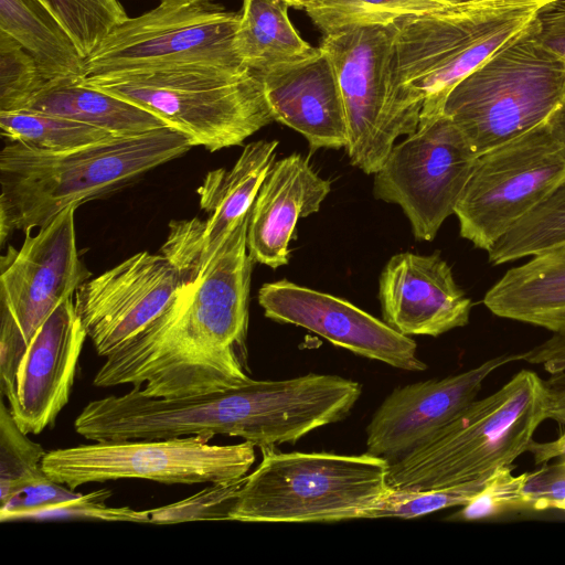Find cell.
Returning <instances> with one entry per match:
<instances>
[{"instance_id": "21", "label": "cell", "mask_w": 565, "mask_h": 565, "mask_svg": "<svg viewBox=\"0 0 565 565\" xmlns=\"http://www.w3.org/2000/svg\"><path fill=\"white\" fill-rule=\"evenodd\" d=\"M330 191L331 182L313 170L307 157L291 153L275 161L249 215L247 249L252 259L273 269L287 265L299 218L318 212Z\"/></svg>"}, {"instance_id": "20", "label": "cell", "mask_w": 565, "mask_h": 565, "mask_svg": "<svg viewBox=\"0 0 565 565\" xmlns=\"http://www.w3.org/2000/svg\"><path fill=\"white\" fill-rule=\"evenodd\" d=\"M259 76L275 121L299 132L311 150L347 147L340 87L332 62L321 47L305 60Z\"/></svg>"}, {"instance_id": "40", "label": "cell", "mask_w": 565, "mask_h": 565, "mask_svg": "<svg viewBox=\"0 0 565 565\" xmlns=\"http://www.w3.org/2000/svg\"><path fill=\"white\" fill-rule=\"evenodd\" d=\"M547 124L553 135L565 145V102L553 113Z\"/></svg>"}, {"instance_id": "42", "label": "cell", "mask_w": 565, "mask_h": 565, "mask_svg": "<svg viewBox=\"0 0 565 565\" xmlns=\"http://www.w3.org/2000/svg\"><path fill=\"white\" fill-rule=\"evenodd\" d=\"M211 0H160V3L172 7H185L198 3L210 2Z\"/></svg>"}, {"instance_id": "28", "label": "cell", "mask_w": 565, "mask_h": 565, "mask_svg": "<svg viewBox=\"0 0 565 565\" xmlns=\"http://www.w3.org/2000/svg\"><path fill=\"white\" fill-rule=\"evenodd\" d=\"M449 6L445 0H310L305 11L324 36L353 26L393 24Z\"/></svg>"}, {"instance_id": "7", "label": "cell", "mask_w": 565, "mask_h": 565, "mask_svg": "<svg viewBox=\"0 0 565 565\" xmlns=\"http://www.w3.org/2000/svg\"><path fill=\"white\" fill-rule=\"evenodd\" d=\"M535 20L445 100L443 113L478 157L546 122L565 102V64L542 44Z\"/></svg>"}, {"instance_id": "45", "label": "cell", "mask_w": 565, "mask_h": 565, "mask_svg": "<svg viewBox=\"0 0 565 565\" xmlns=\"http://www.w3.org/2000/svg\"><path fill=\"white\" fill-rule=\"evenodd\" d=\"M526 1L535 2V3L540 4V6H543L545 3L554 2V1H559V0H526Z\"/></svg>"}, {"instance_id": "1", "label": "cell", "mask_w": 565, "mask_h": 565, "mask_svg": "<svg viewBox=\"0 0 565 565\" xmlns=\"http://www.w3.org/2000/svg\"><path fill=\"white\" fill-rule=\"evenodd\" d=\"M250 211L174 302L105 358L94 376L95 386L130 384L147 396L179 398L253 380L238 354L246 352L248 329L254 263L247 249Z\"/></svg>"}, {"instance_id": "41", "label": "cell", "mask_w": 565, "mask_h": 565, "mask_svg": "<svg viewBox=\"0 0 565 565\" xmlns=\"http://www.w3.org/2000/svg\"><path fill=\"white\" fill-rule=\"evenodd\" d=\"M552 349L557 365L565 370V333H558L553 338Z\"/></svg>"}, {"instance_id": "46", "label": "cell", "mask_w": 565, "mask_h": 565, "mask_svg": "<svg viewBox=\"0 0 565 565\" xmlns=\"http://www.w3.org/2000/svg\"><path fill=\"white\" fill-rule=\"evenodd\" d=\"M559 1H562L565 4V0H559Z\"/></svg>"}, {"instance_id": "33", "label": "cell", "mask_w": 565, "mask_h": 565, "mask_svg": "<svg viewBox=\"0 0 565 565\" xmlns=\"http://www.w3.org/2000/svg\"><path fill=\"white\" fill-rule=\"evenodd\" d=\"M246 476L230 481L211 483L210 487L186 499L147 510L149 523L230 521L233 505Z\"/></svg>"}, {"instance_id": "38", "label": "cell", "mask_w": 565, "mask_h": 565, "mask_svg": "<svg viewBox=\"0 0 565 565\" xmlns=\"http://www.w3.org/2000/svg\"><path fill=\"white\" fill-rule=\"evenodd\" d=\"M535 23L542 44L565 64V4L554 1L541 6Z\"/></svg>"}, {"instance_id": "31", "label": "cell", "mask_w": 565, "mask_h": 565, "mask_svg": "<svg viewBox=\"0 0 565 565\" xmlns=\"http://www.w3.org/2000/svg\"><path fill=\"white\" fill-rule=\"evenodd\" d=\"M84 57L129 17L120 0H51Z\"/></svg>"}, {"instance_id": "27", "label": "cell", "mask_w": 565, "mask_h": 565, "mask_svg": "<svg viewBox=\"0 0 565 565\" xmlns=\"http://www.w3.org/2000/svg\"><path fill=\"white\" fill-rule=\"evenodd\" d=\"M565 243V178L488 250L493 265L534 256Z\"/></svg>"}, {"instance_id": "25", "label": "cell", "mask_w": 565, "mask_h": 565, "mask_svg": "<svg viewBox=\"0 0 565 565\" xmlns=\"http://www.w3.org/2000/svg\"><path fill=\"white\" fill-rule=\"evenodd\" d=\"M288 8L282 0H243L234 46L245 67L262 74L318 51L295 29Z\"/></svg>"}, {"instance_id": "9", "label": "cell", "mask_w": 565, "mask_h": 565, "mask_svg": "<svg viewBox=\"0 0 565 565\" xmlns=\"http://www.w3.org/2000/svg\"><path fill=\"white\" fill-rule=\"evenodd\" d=\"M212 435L103 440L47 451L43 469L75 490L90 482L145 479L167 484L215 483L242 478L255 462L249 441L211 444Z\"/></svg>"}, {"instance_id": "8", "label": "cell", "mask_w": 565, "mask_h": 565, "mask_svg": "<svg viewBox=\"0 0 565 565\" xmlns=\"http://www.w3.org/2000/svg\"><path fill=\"white\" fill-rule=\"evenodd\" d=\"M74 207L66 209L19 248L0 258V390L9 399L31 339L55 309L92 277L81 259Z\"/></svg>"}, {"instance_id": "14", "label": "cell", "mask_w": 565, "mask_h": 565, "mask_svg": "<svg viewBox=\"0 0 565 565\" xmlns=\"http://www.w3.org/2000/svg\"><path fill=\"white\" fill-rule=\"evenodd\" d=\"M189 284L163 254L139 252L75 291L77 316L99 356L138 337Z\"/></svg>"}, {"instance_id": "16", "label": "cell", "mask_w": 565, "mask_h": 565, "mask_svg": "<svg viewBox=\"0 0 565 565\" xmlns=\"http://www.w3.org/2000/svg\"><path fill=\"white\" fill-rule=\"evenodd\" d=\"M277 140L247 143L230 169L210 171L198 188L206 220L171 221L160 253L193 282L237 222L252 210L258 191L276 159Z\"/></svg>"}, {"instance_id": "44", "label": "cell", "mask_w": 565, "mask_h": 565, "mask_svg": "<svg viewBox=\"0 0 565 565\" xmlns=\"http://www.w3.org/2000/svg\"><path fill=\"white\" fill-rule=\"evenodd\" d=\"M450 4L457 6V4H468V3H475L483 0H445Z\"/></svg>"}, {"instance_id": "32", "label": "cell", "mask_w": 565, "mask_h": 565, "mask_svg": "<svg viewBox=\"0 0 565 565\" xmlns=\"http://www.w3.org/2000/svg\"><path fill=\"white\" fill-rule=\"evenodd\" d=\"M45 83L35 60L0 32V111L22 110Z\"/></svg>"}, {"instance_id": "4", "label": "cell", "mask_w": 565, "mask_h": 565, "mask_svg": "<svg viewBox=\"0 0 565 565\" xmlns=\"http://www.w3.org/2000/svg\"><path fill=\"white\" fill-rule=\"evenodd\" d=\"M547 419L544 381L521 370L491 395L475 399L423 444L390 461L386 482L431 489L489 477L526 451L540 452L534 434Z\"/></svg>"}, {"instance_id": "34", "label": "cell", "mask_w": 565, "mask_h": 565, "mask_svg": "<svg viewBox=\"0 0 565 565\" xmlns=\"http://www.w3.org/2000/svg\"><path fill=\"white\" fill-rule=\"evenodd\" d=\"M526 472L514 476L513 466L500 467L491 473L483 489L452 518L475 521L524 510L523 486Z\"/></svg>"}, {"instance_id": "29", "label": "cell", "mask_w": 565, "mask_h": 565, "mask_svg": "<svg viewBox=\"0 0 565 565\" xmlns=\"http://www.w3.org/2000/svg\"><path fill=\"white\" fill-rule=\"evenodd\" d=\"M47 451L31 440L3 401L0 403V504L23 488L49 476L43 469Z\"/></svg>"}, {"instance_id": "39", "label": "cell", "mask_w": 565, "mask_h": 565, "mask_svg": "<svg viewBox=\"0 0 565 565\" xmlns=\"http://www.w3.org/2000/svg\"><path fill=\"white\" fill-rule=\"evenodd\" d=\"M547 395V419L556 422L563 434L556 440L557 457L565 454V371L551 374L544 381Z\"/></svg>"}, {"instance_id": "11", "label": "cell", "mask_w": 565, "mask_h": 565, "mask_svg": "<svg viewBox=\"0 0 565 565\" xmlns=\"http://www.w3.org/2000/svg\"><path fill=\"white\" fill-rule=\"evenodd\" d=\"M239 18L211 1L159 3L114 28L85 57L82 77L183 65L245 67L234 46Z\"/></svg>"}, {"instance_id": "12", "label": "cell", "mask_w": 565, "mask_h": 565, "mask_svg": "<svg viewBox=\"0 0 565 565\" xmlns=\"http://www.w3.org/2000/svg\"><path fill=\"white\" fill-rule=\"evenodd\" d=\"M478 156L444 113L422 117L374 173L375 199L397 204L417 241H433L475 169Z\"/></svg>"}, {"instance_id": "6", "label": "cell", "mask_w": 565, "mask_h": 565, "mask_svg": "<svg viewBox=\"0 0 565 565\" xmlns=\"http://www.w3.org/2000/svg\"><path fill=\"white\" fill-rule=\"evenodd\" d=\"M262 461L238 491L230 521L338 522L364 519L387 488L383 457L280 452L260 448Z\"/></svg>"}, {"instance_id": "18", "label": "cell", "mask_w": 565, "mask_h": 565, "mask_svg": "<svg viewBox=\"0 0 565 565\" xmlns=\"http://www.w3.org/2000/svg\"><path fill=\"white\" fill-rule=\"evenodd\" d=\"M86 338L73 297L61 301L34 333L8 399L13 418L28 435L54 425L68 403Z\"/></svg>"}, {"instance_id": "2", "label": "cell", "mask_w": 565, "mask_h": 565, "mask_svg": "<svg viewBox=\"0 0 565 565\" xmlns=\"http://www.w3.org/2000/svg\"><path fill=\"white\" fill-rule=\"evenodd\" d=\"M193 146L169 127L45 152L8 142L0 152V242L32 232L66 209L108 195Z\"/></svg>"}, {"instance_id": "35", "label": "cell", "mask_w": 565, "mask_h": 565, "mask_svg": "<svg viewBox=\"0 0 565 565\" xmlns=\"http://www.w3.org/2000/svg\"><path fill=\"white\" fill-rule=\"evenodd\" d=\"M111 495L107 489H102L88 494L64 502L62 504L33 512L24 520H100V521H127L149 523L148 511H137L128 507L111 508L105 504Z\"/></svg>"}, {"instance_id": "15", "label": "cell", "mask_w": 565, "mask_h": 565, "mask_svg": "<svg viewBox=\"0 0 565 565\" xmlns=\"http://www.w3.org/2000/svg\"><path fill=\"white\" fill-rule=\"evenodd\" d=\"M257 297L270 320L305 328L333 345L399 370L427 369L411 337L343 298L286 279L264 284Z\"/></svg>"}, {"instance_id": "24", "label": "cell", "mask_w": 565, "mask_h": 565, "mask_svg": "<svg viewBox=\"0 0 565 565\" xmlns=\"http://www.w3.org/2000/svg\"><path fill=\"white\" fill-rule=\"evenodd\" d=\"M22 110L73 119L115 136L139 135L167 127L151 113L83 85L78 79L46 82Z\"/></svg>"}, {"instance_id": "37", "label": "cell", "mask_w": 565, "mask_h": 565, "mask_svg": "<svg viewBox=\"0 0 565 565\" xmlns=\"http://www.w3.org/2000/svg\"><path fill=\"white\" fill-rule=\"evenodd\" d=\"M553 463L526 472L523 500L526 510L565 511V454Z\"/></svg>"}, {"instance_id": "10", "label": "cell", "mask_w": 565, "mask_h": 565, "mask_svg": "<svg viewBox=\"0 0 565 565\" xmlns=\"http://www.w3.org/2000/svg\"><path fill=\"white\" fill-rule=\"evenodd\" d=\"M565 178V145L547 121L478 157L457 202L460 236L486 252Z\"/></svg>"}, {"instance_id": "26", "label": "cell", "mask_w": 565, "mask_h": 565, "mask_svg": "<svg viewBox=\"0 0 565 565\" xmlns=\"http://www.w3.org/2000/svg\"><path fill=\"white\" fill-rule=\"evenodd\" d=\"M0 131L8 142L45 152L67 151L116 137L88 124L30 110L0 111Z\"/></svg>"}, {"instance_id": "13", "label": "cell", "mask_w": 565, "mask_h": 565, "mask_svg": "<svg viewBox=\"0 0 565 565\" xmlns=\"http://www.w3.org/2000/svg\"><path fill=\"white\" fill-rule=\"evenodd\" d=\"M395 24L353 26L323 36L332 62L347 127L344 148L352 166L376 173L397 138L414 132L398 113L392 85Z\"/></svg>"}, {"instance_id": "23", "label": "cell", "mask_w": 565, "mask_h": 565, "mask_svg": "<svg viewBox=\"0 0 565 565\" xmlns=\"http://www.w3.org/2000/svg\"><path fill=\"white\" fill-rule=\"evenodd\" d=\"M0 32L35 60L46 82L82 78L85 57L51 0H0Z\"/></svg>"}, {"instance_id": "5", "label": "cell", "mask_w": 565, "mask_h": 565, "mask_svg": "<svg viewBox=\"0 0 565 565\" xmlns=\"http://www.w3.org/2000/svg\"><path fill=\"white\" fill-rule=\"evenodd\" d=\"M78 81L151 113L212 152L239 146L275 121L259 74L246 67L183 65Z\"/></svg>"}, {"instance_id": "30", "label": "cell", "mask_w": 565, "mask_h": 565, "mask_svg": "<svg viewBox=\"0 0 565 565\" xmlns=\"http://www.w3.org/2000/svg\"><path fill=\"white\" fill-rule=\"evenodd\" d=\"M489 477L431 489H399L387 486L377 501L367 510L364 519H413L443 509L462 507L483 489Z\"/></svg>"}, {"instance_id": "22", "label": "cell", "mask_w": 565, "mask_h": 565, "mask_svg": "<svg viewBox=\"0 0 565 565\" xmlns=\"http://www.w3.org/2000/svg\"><path fill=\"white\" fill-rule=\"evenodd\" d=\"M483 305L498 317L565 333V243L509 269Z\"/></svg>"}, {"instance_id": "43", "label": "cell", "mask_w": 565, "mask_h": 565, "mask_svg": "<svg viewBox=\"0 0 565 565\" xmlns=\"http://www.w3.org/2000/svg\"><path fill=\"white\" fill-rule=\"evenodd\" d=\"M288 7L305 10L310 0H282Z\"/></svg>"}, {"instance_id": "19", "label": "cell", "mask_w": 565, "mask_h": 565, "mask_svg": "<svg viewBox=\"0 0 565 565\" xmlns=\"http://www.w3.org/2000/svg\"><path fill=\"white\" fill-rule=\"evenodd\" d=\"M383 321L404 335L439 337L469 322L472 302L438 252L392 256L379 279Z\"/></svg>"}, {"instance_id": "3", "label": "cell", "mask_w": 565, "mask_h": 565, "mask_svg": "<svg viewBox=\"0 0 565 565\" xmlns=\"http://www.w3.org/2000/svg\"><path fill=\"white\" fill-rule=\"evenodd\" d=\"M540 8L526 0H483L395 22L393 95L408 127L415 131L422 117L443 113L451 89L518 36Z\"/></svg>"}, {"instance_id": "17", "label": "cell", "mask_w": 565, "mask_h": 565, "mask_svg": "<svg viewBox=\"0 0 565 565\" xmlns=\"http://www.w3.org/2000/svg\"><path fill=\"white\" fill-rule=\"evenodd\" d=\"M521 353L487 360L465 372L395 388L366 427V454L393 461L409 452L472 403L484 380Z\"/></svg>"}, {"instance_id": "36", "label": "cell", "mask_w": 565, "mask_h": 565, "mask_svg": "<svg viewBox=\"0 0 565 565\" xmlns=\"http://www.w3.org/2000/svg\"><path fill=\"white\" fill-rule=\"evenodd\" d=\"M82 495L83 493L47 477L23 488L0 504V521H23L33 512L62 504Z\"/></svg>"}]
</instances>
